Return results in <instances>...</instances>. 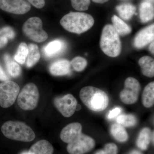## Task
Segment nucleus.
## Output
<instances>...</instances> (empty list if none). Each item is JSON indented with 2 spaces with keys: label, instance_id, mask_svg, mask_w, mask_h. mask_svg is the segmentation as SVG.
Returning <instances> with one entry per match:
<instances>
[{
  "label": "nucleus",
  "instance_id": "obj_1",
  "mask_svg": "<svg viewBox=\"0 0 154 154\" xmlns=\"http://www.w3.org/2000/svg\"><path fill=\"white\" fill-rule=\"evenodd\" d=\"M60 24L66 30L71 33L80 34L91 29L94 19L90 14L83 12H70L61 19Z\"/></svg>",
  "mask_w": 154,
  "mask_h": 154
},
{
  "label": "nucleus",
  "instance_id": "obj_2",
  "mask_svg": "<svg viewBox=\"0 0 154 154\" xmlns=\"http://www.w3.org/2000/svg\"><path fill=\"white\" fill-rule=\"evenodd\" d=\"M80 97L89 109L95 112L105 110L109 104V98L106 93L92 86L83 88L80 91Z\"/></svg>",
  "mask_w": 154,
  "mask_h": 154
},
{
  "label": "nucleus",
  "instance_id": "obj_3",
  "mask_svg": "<svg viewBox=\"0 0 154 154\" xmlns=\"http://www.w3.org/2000/svg\"><path fill=\"white\" fill-rule=\"evenodd\" d=\"M1 131L6 137L19 141L29 142L36 137L32 128L22 122H6L2 125Z\"/></svg>",
  "mask_w": 154,
  "mask_h": 154
},
{
  "label": "nucleus",
  "instance_id": "obj_4",
  "mask_svg": "<svg viewBox=\"0 0 154 154\" xmlns=\"http://www.w3.org/2000/svg\"><path fill=\"white\" fill-rule=\"evenodd\" d=\"M100 45L102 51L110 57H116L121 53V40L113 25H106L103 28Z\"/></svg>",
  "mask_w": 154,
  "mask_h": 154
},
{
  "label": "nucleus",
  "instance_id": "obj_5",
  "mask_svg": "<svg viewBox=\"0 0 154 154\" xmlns=\"http://www.w3.org/2000/svg\"><path fill=\"white\" fill-rule=\"evenodd\" d=\"M39 94L37 86L32 83L26 84L21 91L18 97V105L25 110L35 109L38 105Z\"/></svg>",
  "mask_w": 154,
  "mask_h": 154
},
{
  "label": "nucleus",
  "instance_id": "obj_6",
  "mask_svg": "<svg viewBox=\"0 0 154 154\" xmlns=\"http://www.w3.org/2000/svg\"><path fill=\"white\" fill-rule=\"evenodd\" d=\"M23 33L28 38L36 42H44L48 38V34L42 28V22L40 18H29L22 26Z\"/></svg>",
  "mask_w": 154,
  "mask_h": 154
},
{
  "label": "nucleus",
  "instance_id": "obj_7",
  "mask_svg": "<svg viewBox=\"0 0 154 154\" xmlns=\"http://www.w3.org/2000/svg\"><path fill=\"white\" fill-rule=\"evenodd\" d=\"M20 87L13 81H4L0 83V106L8 108L14 104L19 95Z\"/></svg>",
  "mask_w": 154,
  "mask_h": 154
},
{
  "label": "nucleus",
  "instance_id": "obj_8",
  "mask_svg": "<svg viewBox=\"0 0 154 154\" xmlns=\"http://www.w3.org/2000/svg\"><path fill=\"white\" fill-rule=\"evenodd\" d=\"M140 90V85L136 79L129 77L125 82L124 89L120 94L122 102L127 105L134 104L137 101Z\"/></svg>",
  "mask_w": 154,
  "mask_h": 154
},
{
  "label": "nucleus",
  "instance_id": "obj_9",
  "mask_svg": "<svg viewBox=\"0 0 154 154\" xmlns=\"http://www.w3.org/2000/svg\"><path fill=\"white\" fill-rule=\"evenodd\" d=\"M95 146V140L92 137L82 133L76 139L68 143L67 150L69 154H85L92 150Z\"/></svg>",
  "mask_w": 154,
  "mask_h": 154
},
{
  "label": "nucleus",
  "instance_id": "obj_10",
  "mask_svg": "<svg viewBox=\"0 0 154 154\" xmlns=\"http://www.w3.org/2000/svg\"><path fill=\"white\" fill-rule=\"evenodd\" d=\"M54 103L58 110L65 117H69L73 115L78 104L76 99L70 94L57 97Z\"/></svg>",
  "mask_w": 154,
  "mask_h": 154
},
{
  "label": "nucleus",
  "instance_id": "obj_11",
  "mask_svg": "<svg viewBox=\"0 0 154 154\" xmlns=\"http://www.w3.org/2000/svg\"><path fill=\"white\" fill-rule=\"evenodd\" d=\"M0 9L11 14L23 15L30 11L31 5L25 0H0Z\"/></svg>",
  "mask_w": 154,
  "mask_h": 154
},
{
  "label": "nucleus",
  "instance_id": "obj_12",
  "mask_svg": "<svg viewBox=\"0 0 154 154\" xmlns=\"http://www.w3.org/2000/svg\"><path fill=\"white\" fill-rule=\"evenodd\" d=\"M154 25L152 24L143 28L136 34L134 45L136 48L141 49L154 41Z\"/></svg>",
  "mask_w": 154,
  "mask_h": 154
},
{
  "label": "nucleus",
  "instance_id": "obj_13",
  "mask_svg": "<svg viewBox=\"0 0 154 154\" xmlns=\"http://www.w3.org/2000/svg\"><path fill=\"white\" fill-rule=\"evenodd\" d=\"M82 127L79 122H73L65 127L60 132V137L64 142L69 143L82 134Z\"/></svg>",
  "mask_w": 154,
  "mask_h": 154
},
{
  "label": "nucleus",
  "instance_id": "obj_14",
  "mask_svg": "<svg viewBox=\"0 0 154 154\" xmlns=\"http://www.w3.org/2000/svg\"><path fill=\"white\" fill-rule=\"evenodd\" d=\"M65 47V43L63 41L60 39H56L45 45L42 51L45 57L51 58L62 52Z\"/></svg>",
  "mask_w": 154,
  "mask_h": 154
},
{
  "label": "nucleus",
  "instance_id": "obj_15",
  "mask_svg": "<svg viewBox=\"0 0 154 154\" xmlns=\"http://www.w3.org/2000/svg\"><path fill=\"white\" fill-rule=\"evenodd\" d=\"M70 65L69 61L61 59L53 63L49 66V72L53 75L61 76L69 73Z\"/></svg>",
  "mask_w": 154,
  "mask_h": 154
},
{
  "label": "nucleus",
  "instance_id": "obj_16",
  "mask_svg": "<svg viewBox=\"0 0 154 154\" xmlns=\"http://www.w3.org/2000/svg\"><path fill=\"white\" fill-rule=\"evenodd\" d=\"M54 148L48 141L40 140L34 144L28 151V154H53Z\"/></svg>",
  "mask_w": 154,
  "mask_h": 154
},
{
  "label": "nucleus",
  "instance_id": "obj_17",
  "mask_svg": "<svg viewBox=\"0 0 154 154\" xmlns=\"http://www.w3.org/2000/svg\"><path fill=\"white\" fill-rule=\"evenodd\" d=\"M139 15L141 21L143 23L151 21L154 18V6L149 2H143L139 7Z\"/></svg>",
  "mask_w": 154,
  "mask_h": 154
},
{
  "label": "nucleus",
  "instance_id": "obj_18",
  "mask_svg": "<svg viewBox=\"0 0 154 154\" xmlns=\"http://www.w3.org/2000/svg\"><path fill=\"white\" fill-rule=\"evenodd\" d=\"M142 72L146 76L152 78L154 76V60L150 57H143L138 61Z\"/></svg>",
  "mask_w": 154,
  "mask_h": 154
},
{
  "label": "nucleus",
  "instance_id": "obj_19",
  "mask_svg": "<svg viewBox=\"0 0 154 154\" xmlns=\"http://www.w3.org/2000/svg\"><path fill=\"white\" fill-rule=\"evenodd\" d=\"M151 130L148 128H144L142 129L137 140V145L139 148L142 150L147 149L151 141Z\"/></svg>",
  "mask_w": 154,
  "mask_h": 154
},
{
  "label": "nucleus",
  "instance_id": "obj_20",
  "mask_svg": "<svg viewBox=\"0 0 154 154\" xmlns=\"http://www.w3.org/2000/svg\"><path fill=\"white\" fill-rule=\"evenodd\" d=\"M143 106L146 108L152 107L154 104V82L149 83L144 89L142 97Z\"/></svg>",
  "mask_w": 154,
  "mask_h": 154
},
{
  "label": "nucleus",
  "instance_id": "obj_21",
  "mask_svg": "<svg viewBox=\"0 0 154 154\" xmlns=\"http://www.w3.org/2000/svg\"><path fill=\"white\" fill-rule=\"evenodd\" d=\"M111 20L113 23L112 25L119 35L124 36L131 33V28L116 15H113Z\"/></svg>",
  "mask_w": 154,
  "mask_h": 154
},
{
  "label": "nucleus",
  "instance_id": "obj_22",
  "mask_svg": "<svg viewBox=\"0 0 154 154\" xmlns=\"http://www.w3.org/2000/svg\"><path fill=\"white\" fill-rule=\"evenodd\" d=\"M28 52L26 59V66L28 68L34 66L40 58V54L38 45L30 44L28 46Z\"/></svg>",
  "mask_w": 154,
  "mask_h": 154
},
{
  "label": "nucleus",
  "instance_id": "obj_23",
  "mask_svg": "<svg viewBox=\"0 0 154 154\" xmlns=\"http://www.w3.org/2000/svg\"><path fill=\"white\" fill-rule=\"evenodd\" d=\"M116 10L122 19L128 20L135 14L136 8L132 4L126 3L116 6Z\"/></svg>",
  "mask_w": 154,
  "mask_h": 154
},
{
  "label": "nucleus",
  "instance_id": "obj_24",
  "mask_svg": "<svg viewBox=\"0 0 154 154\" xmlns=\"http://www.w3.org/2000/svg\"><path fill=\"white\" fill-rule=\"evenodd\" d=\"M110 133L116 140L119 142H125L128 140V134L124 127L118 123L111 126Z\"/></svg>",
  "mask_w": 154,
  "mask_h": 154
},
{
  "label": "nucleus",
  "instance_id": "obj_25",
  "mask_svg": "<svg viewBox=\"0 0 154 154\" xmlns=\"http://www.w3.org/2000/svg\"><path fill=\"white\" fill-rule=\"evenodd\" d=\"M4 60L9 75L14 78L19 77L21 73L20 66L16 62L11 59V57L8 54L4 56Z\"/></svg>",
  "mask_w": 154,
  "mask_h": 154
},
{
  "label": "nucleus",
  "instance_id": "obj_26",
  "mask_svg": "<svg viewBox=\"0 0 154 154\" xmlns=\"http://www.w3.org/2000/svg\"><path fill=\"white\" fill-rule=\"evenodd\" d=\"M15 33L11 27H3L0 29V48H2L8 44L9 39L15 37Z\"/></svg>",
  "mask_w": 154,
  "mask_h": 154
},
{
  "label": "nucleus",
  "instance_id": "obj_27",
  "mask_svg": "<svg viewBox=\"0 0 154 154\" xmlns=\"http://www.w3.org/2000/svg\"><path fill=\"white\" fill-rule=\"evenodd\" d=\"M28 52V46L25 42L19 44L17 51L14 55V60L21 64L25 63Z\"/></svg>",
  "mask_w": 154,
  "mask_h": 154
},
{
  "label": "nucleus",
  "instance_id": "obj_28",
  "mask_svg": "<svg viewBox=\"0 0 154 154\" xmlns=\"http://www.w3.org/2000/svg\"><path fill=\"white\" fill-rule=\"evenodd\" d=\"M118 124L125 127L134 126L137 123V119L133 114H122L116 118Z\"/></svg>",
  "mask_w": 154,
  "mask_h": 154
},
{
  "label": "nucleus",
  "instance_id": "obj_29",
  "mask_svg": "<svg viewBox=\"0 0 154 154\" xmlns=\"http://www.w3.org/2000/svg\"><path fill=\"white\" fill-rule=\"evenodd\" d=\"M70 64L76 71L80 72L82 71L85 69L88 62L84 58L76 57L73 59Z\"/></svg>",
  "mask_w": 154,
  "mask_h": 154
},
{
  "label": "nucleus",
  "instance_id": "obj_30",
  "mask_svg": "<svg viewBox=\"0 0 154 154\" xmlns=\"http://www.w3.org/2000/svg\"><path fill=\"white\" fill-rule=\"evenodd\" d=\"M73 8L79 11H85L89 8L91 0H71Z\"/></svg>",
  "mask_w": 154,
  "mask_h": 154
},
{
  "label": "nucleus",
  "instance_id": "obj_31",
  "mask_svg": "<svg viewBox=\"0 0 154 154\" xmlns=\"http://www.w3.org/2000/svg\"><path fill=\"white\" fill-rule=\"evenodd\" d=\"M103 150L105 154H117L118 147L115 144L108 143L105 145Z\"/></svg>",
  "mask_w": 154,
  "mask_h": 154
},
{
  "label": "nucleus",
  "instance_id": "obj_32",
  "mask_svg": "<svg viewBox=\"0 0 154 154\" xmlns=\"http://www.w3.org/2000/svg\"><path fill=\"white\" fill-rule=\"evenodd\" d=\"M29 4L37 9H42L45 5V0H27Z\"/></svg>",
  "mask_w": 154,
  "mask_h": 154
},
{
  "label": "nucleus",
  "instance_id": "obj_33",
  "mask_svg": "<svg viewBox=\"0 0 154 154\" xmlns=\"http://www.w3.org/2000/svg\"><path fill=\"white\" fill-rule=\"evenodd\" d=\"M122 109L119 107H116L110 110L107 115V118L109 119H113L119 115L121 113Z\"/></svg>",
  "mask_w": 154,
  "mask_h": 154
},
{
  "label": "nucleus",
  "instance_id": "obj_34",
  "mask_svg": "<svg viewBox=\"0 0 154 154\" xmlns=\"http://www.w3.org/2000/svg\"><path fill=\"white\" fill-rule=\"evenodd\" d=\"M9 80V77L8 76L2 68L0 66V81H4Z\"/></svg>",
  "mask_w": 154,
  "mask_h": 154
},
{
  "label": "nucleus",
  "instance_id": "obj_35",
  "mask_svg": "<svg viewBox=\"0 0 154 154\" xmlns=\"http://www.w3.org/2000/svg\"><path fill=\"white\" fill-rule=\"evenodd\" d=\"M149 50L150 51L152 54H154V41L152 42L150 45L149 47Z\"/></svg>",
  "mask_w": 154,
  "mask_h": 154
},
{
  "label": "nucleus",
  "instance_id": "obj_36",
  "mask_svg": "<svg viewBox=\"0 0 154 154\" xmlns=\"http://www.w3.org/2000/svg\"><path fill=\"white\" fill-rule=\"evenodd\" d=\"M94 2L97 4H104L108 2L109 0H92Z\"/></svg>",
  "mask_w": 154,
  "mask_h": 154
},
{
  "label": "nucleus",
  "instance_id": "obj_37",
  "mask_svg": "<svg viewBox=\"0 0 154 154\" xmlns=\"http://www.w3.org/2000/svg\"><path fill=\"white\" fill-rule=\"evenodd\" d=\"M128 154H143L141 152L138 151L137 150H133L128 153Z\"/></svg>",
  "mask_w": 154,
  "mask_h": 154
},
{
  "label": "nucleus",
  "instance_id": "obj_38",
  "mask_svg": "<svg viewBox=\"0 0 154 154\" xmlns=\"http://www.w3.org/2000/svg\"><path fill=\"white\" fill-rule=\"evenodd\" d=\"M95 154H105V152H104L103 149L99 150L97 151V152L95 153Z\"/></svg>",
  "mask_w": 154,
  "mask_h": 154
},
{
  "label": "nucleus",
  "instance_id": "obj_39",
  "mask_svg": "<svg viewBox=\"0 0 154 154\" xmlns=\"http://www.w3.org/2000/svg\"><path fill=\"white\" fill-rule=\"evenodd\" d=\"M154 131H152V133L151 137V141L153 143V144H154Z\"/></svg>",
  "mask_w": 154,
  "mask_h": 154
},
{
  "label": "nucleus",
  "instance_id": "obj_40",
  "mask_svg": "<svg viewBox=\"0 0 154 154\" xmlns=\"http://www.w3.org/2000/svg\"><path fill=\"white\" fill-rule=\"evenodd\" d=\"M81 105H79V104H77L76 108V110H79L81 109Z\"/></svg>",
  "mask_w": 154,
  "mask_h": 154
},
{
  "label": "nucleus",
  "instance_id": "obj_41",
  "mask_svg": "<svg viewBox=\"0 0 154 154\" xmlns=\"http://www.w3.org/2000/svg\"><path fill=\"white\" fill-rule=\"evenodd\" d=\"M21 154H28V152H22Z\"/></svg>",
  "mask_w": 154,
  "mask_h": 154
}]
</instances>
